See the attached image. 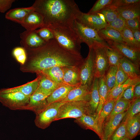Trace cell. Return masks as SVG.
<instances>
[{
    "label": "cell",
    "mask_w": 140,
    "mask_h": 140,
    "mask_svg": "<svg viewBox=\"0 0 140 140\" xmlns=\"http://www.w3.org/2000/svg\"><path fill=\"white\" fill-rule=\"evenodd\" d=\"M126 123L127 136L130 139L132 140L137 135L140 130V113L128 120Z\"/></svg>",
    "instance_id": "484cf974"
},
{
    "label": "cell",
    "mask_w": 140,
    "mask_h": 140,
    "mask_svg": "<svg viewBox=\"0 0 140 140\" xmlns=\"http://www.w3.org/2000/svg\"><path fill=\"white\" fill-rule=\"evenodd\" d=\"M25 50L26 59L20 67L24 73L37 74L55 66L80 67L84 60L81 55L72 53L61 47L54 39L40 47Z\"/></svg>",
    "instance_id": "6da1fadb"
},
{
    "label": "cell",
    "mask_w": 140,
    "mask_h": 140,
    "mask_svg": "<svg viewBox=\"0 0 140 140\" xmlns=\"http://www.w3.org/2000/svg\"><path fill=\"white\" fill-rule=\"evenodd\" d=\"M62 101L54 102L47 106L41 111L36 114L34 123L38 128L45 129L54 121L59 109L64 103Z\"/></svg>",
    "instance_id": "52a82bcc"
},
{
    "label": "cell",
    "mask_w": 140,
    "mask_h": 140,
    "mask_svg": "<svg viewBox=\"0 0 140 140\" xmlns=\"http://www.w3.org/2000/svg\"><path fill=\"white\" fill-rule=\"evenodd\" d=\"M50 94L36 89L30 96L29 102L24 110L31 111L36 114L47 105L46 99Z\"/></svg>",
    "instance_id": "8fae6325"
},
{
    "label": "cell",
    "mask_w": 140,
    "mask_h": 140,
    "mask_svg": "<svg viewBox=\"0 0 140 140\" xmlns=\"http://www.w3.org/2000/svg\"><path fill=\"white\" fill-rule=\"evenodd\" d=\"M139 82H140V78L133 80L128 78L123 83L113 88L108 92L106 101L116 100L127 88L133 84Z\"/></svg>",
    "instance_id": "d4e9b609"
},
{
    "label": "cell",
    "mask_w": 140,
    "mask_h": 140,
    "mask_svg": "<svg viewBox=\"0 0 140 140\" xmlns=\"http://www.w3.org/2000/svg\"><path fill=\"white\" fill-rule=\"evenodd\" d=\"M128 78V76L123 71L119 64L118 67L116 75L115 84L113 88L123 84Z\"/></svg>",
    "instance_id": "60d3db41"
},
{
    "label": "cell",
    "mask_w": 140,
    "mask_h": 140,
    "mask_svg": "<svg viewBox=\"0 0 140 140\" xmlns=\"http://www.w3.org/2000/svg\"><path fill=\"white\" fill-rule=\"evenodd\" d=\"M131 102L122 98L117 99L113 109L106 120L127 111L130 105Z\"/></svg>",
    "instance_id": "1f68e13d"
},
{
    "label": "cell",
    "mask_w": 140,
    "mask_h": 140,
    "mask_svg": "<svg viewBox=\"0 0 140 140\" xmlns=\"http://www.w3.org/2000/svg\"><path fill=\"white\" fill-rule=\"evenodd\" d=\"M20 24L26 30L30 31L36 30L44 26L43 17L35 11L29 13Z\"/></svg>",
    "instance_id": "ac0fdd59"
},
{
    "label": "cell",
    "mask_w": 140,
    "mask_h": 140,
    "mask_svg": "<svg viewBox=\"0 0 140 140\" xmlns=\"http://www.w3.org/2000/svg\"><path fill=\"white\" fill-rule=\"evenodd\" d=\"M121 140H132L130 139L128 137H127Z\"/></svg>",
    "instance_id": "f907efd6"
},
{
    "label": "cell",
    "mask_w": 140,
    "mask_h": 140,
    "mask_svg": "<svg viewBox=\"0 0 140 140\" xmlns=\"http://www.w3.org/2000/svg\"><path fill=\"white\" fill-rule=\"evenodd\" d=\"M139 97H140V83L138 84L135 87L133 99Z\"/></svg>",
    "instance_id": "681fc988"
},
{
    "label": "cell",
    "mask_w": 140,
    "mask_h": 140,
    "mask_svg": "<svg viewBox=\"0 0 140 140\" xmlns=\"http://www.w3.org/2000/svg\"><path fill=\"white\" fill-rule=\"evenodd\" d=\"M90 89L87 85H80L72 89L62 102L84 101L89 102L90 99Z\"/></svg>",
    "instance_id": "4fadbf2b"
},
{
    "label": "cell",
    "mask_w": 140,
    "mask_h": 140,
    "mask_svg": "<svg viewBox=\"0 0 140 140\" xmlns=\"http://www.w3.org/2000/svg\"><path fill=\"white\" fill-rule=\"evenodd\" d=\"M15 0H0V12L4 13L11 6Z\"/></svg>",
    "instance_id": "7dc6e473"
},
{
    "label": "cell",
    "mask_w": 140,
    "mask_h": 140,
    "mask_svg": "<svg viewBox=\"0 0 140 140\" xmlns=\"http://www.w3.org/2000/svg\"><path fill=\"white\" fill-rule=\"evenodd\" d=\"M12 54L17 61L20 65L24 64L26 59L27 56L25 49L22 47H17L12 51Z\"/></svg>",
    "instance_id": "ab89813d"
},
{
    "label": "cell",
    "mask_w": 140,
    "mask_h": 140,
    "mask_svg": "<svg viewBox=\"0 0 140 140\" xmlns=\"http://www.w3.org/2000/svg\"><path fill=\"white\" fill-rule=\"evenodd\" d=\"M74 87L64 84H61L47 98V105L54 102L62 101L69 91Z\"/></svg>",
    "instance_id": "44dd1931"
},
{
    "label": "cell",
    "mask_w": 140,
    "mask_h": 140,
    "mask_svg": "<svg viewBox=\"0 0 140 140\" xmlns=\"http://www.w3.org/2000/svg\"><path fill=\"white\" fill-rule=\"evenodd\" d=\"M106 42L109 46L116 50L123 57L140 66V50L131 47L125 43L110 40Z\"/></svg>",
    "instance_id": "30bf717a"
},
{
    "label": "cell",
    "mask_w": 140,
    "mask_h": 140,
    "mask_svg": "<svg viewBox=\"0 0 140 140\" xmlns=\"http://www.w3.org/2000/svg\"><path fill=\"white\" fill-rule=\"evenodd\" d=\"M113 0H98L87 13L97 14L110 5Z\"/></svg>",
    "instance_id": "f35d334b"
},
{
    "label": "cell",
    "mask_w": 140,
    "mask_h": 140,
    "mask_svg": "<svg viewBox=\"0 0 140 140\" xmlns=\"http://www.w3.org/2000/svg\"><path fill=\"white\" fill-rule=\"evenodd\" d=\"M108 92L104 75L99 78V104L95 120L97 124L99 116L102 107L105 102Z\"/></svg>",
    "instance_id": "f1b7e54d"
},
{
    "label": "cell",
    "mask_w": 140,
    "mask_h": 140,
    "mask_svg": "<svg viewBox=\"0 0 140 140\" xmlns=\"http://www.w3.org/2000/svg\"><path fill=\"white\" fill-rule=\"evenodd\" d=\"M32 6L43 17L45 27L52 24L72 27L82 12L73 0H37Z\"/></svg>",
    "instance_id": "7a4b0ae2"
},
{
    "label": "cell",
    "mask_w": 140,
    "mask_h": 140,
    "mask_svg": "<svg viewBox=\"0 0 140 140\" xmlns=\"http://www.w3.org/2000/svg\"><path fill=\"white\" fill-rule=\"evenodd\" d=\"M118 67L109 66L104 75L108 92L113 88L115 85Z\"/></svg>",
    "instance_id": "d590c367"
},
{
    "label": "cell",
    "mask_w": 140,
    "mask_h": 140,
    "mask_svg": "<svg viewBox=\"0 0 140 140\" xmlns=\"http://www.w3.org/2000/svg\"><path fill=\"white\" fill-rule=\"evenodd\" d=\"M20 43L25 49L32 48L40 47L46 43L36 33V30H26L20 34Z\"/></svg>",
    "instance_id": "7c38bea8"
},
{
    "label": "cell",
    "mask_w": 140,
    "mask_h": 140,
    "mask_svg": "<svg viewBox=\"0 0 140 140\" xmlns=\"http://www.w3.org/2000/svg\"><path fill=\"white\" fill-rule=\"evenodd\" d=\"M85 26L97 31L107 26L106 22L102 20L97 14H90L82 12L76 19Z\"/></svg>",
    "instance_id": "9a60e30c"
},
{
    "label": "cell",
    "mask_w": 140,
    "mask_h": 140,
    "mask_svg": "<svg viewBox=\"0 0 140 140\" xmlns=\"http://www.w3.org/2000/svg\"><path fill=\"white\" fill-rule=\"evenodd\" d=\"M126 123L122 121L120 125L107 140H121L128 137L126 132Z\"/></svg>",
    "instance_id": "8d00e7d4"
},
{
    "label": "cell",
    "mask_w": 140,
    "mask_h": 140,
    "mask_svg": "<svg viewBox=\"0 0 140 140\" xmlns=\"http://www.w3.org/2000/svg\"><path fill=\"white\" fill-rule=\"evenodd\" d=\"M116 10L125 20L140 17V2L117 8Z\"/></svg>",
    "instance_id": "ffe728a7"
},
{
    "label": "cell",
    "mask_w": 140,
    "mask_h": 140,
    "mask_svg": "<svg viewBox=\"0 0 140 140\" xmlns=\"http://www.w3.org/2000/svg\"><path fill=\"white\" fill-rule=\"evenodd\" d=\"M87 57L79 67L81 84L90 89L95 77V52L94 47H89Z\"/></svg>",
    "instance_id": "8992f818"
},
{
    "label": "cell",
    "mask_w": 140,
    "mask_h": 140,
    "mask_svg": "<svg viewBox=\"0 0 140 140\" xmlns=\"http://www.w3.org/2000/svg\"><path fill=\"white\" fill-rule=\"evenodd\" d=\"M140 111V97L134 99L131 101L126 114L122 121H127Z\"/></svg>",
    "instance_id": "836d02e7"
},
{
    "label": "cell",
    "mask_w": 140,
    "mask_h": 140,
    "mask_svg": "<svg viewBox=\"0 0 140 140\" xmlns=\"http://www.w3.org/2000/svg\"><path fill=\"white\" fill-rule=\"evenodd\" d=\"M46 27L52 33L54 39L61 47L72 53L81 55L82 43L72 26L62 24H52Z\"/></svg>",
    "instance_id": "3957f363"
},
{
    "label": "cell",
    "mask_w": 140,
    "mask_h": 140,
    "mask_svg": "<svg viewBox=\"0 0 140 140\" xmlns=\"http://www.w3.org/2000/svg\"><path fill=\"white\" fill-rule=\"evenodd\" d=\"M74 122L86 129L94 131L101 139L102 135L97 126L95 117L93 116L85 115L75 119Z\"/></svg>",
    "instance_id": "603a6c76"
},
{
    "label": "cell",
    "mask_w": 140,
    "mask_h": 140,
    "mask_svg": "<svg viewBox=\"0 0 140 140\" xmlns=\"http://www.w3.org/2000/svg\"><path fill=\"white\" fill-rule=\"evenodd\" d=\"M34 11V9L32 6L15 8L9 10L6 13L5 17L7 19L21 24L27 15Z\"/></svg>",
    "instance_id": "d6986e66"
},
{
    "label": "cell",
    "mask_w": 140,
    "mask_h": 140,
    "mask_svg": "<svg viewBox=\"0 0 140 140\" xmlns=\"http://www.w3.org/2000/svg\"><path fill=\"white\" fill-rule=\"evenodd\" d=\"M116 100H111L106 101L99 115L97 125L102 137V128L103 123L113 109Z\"/></svg>",
    "instance_id": "f546056e"
},
{
    "label": "cell",
    "mask_w": 140,
    "mask_h": 140,
    "mask_svg": "<svg viewBox=\"0 0 140 140\" xmlns=\"http://www.w3.org/2000/svg\"><path fill=\"white\" fill-rule=\"evenodd\" d=\"M104 46L96 44L93 47L95 52V77L99 78L105 74L109 66Z\"/></svg>",
    "instance_id": "9c48e42d"
},
{
    "label": "cell",
    "mask_w": 140,
    "mask_h": 140,
    "mask_svg": "<svg viewBox=\"0 0 140 140\" xmlns=\"http://www.w3.org/2000/svg\"><path fill=\"white\" fill-rule=\"evenodd\" d=\"M36 31L39 36L46 42L54 39L52 33L46 27L41 28Z\"/></svg>",
    "instance_id": "ee69618b"
},
{
    "label": "cell",
    "mask_w": 140,
    "mask_h": 140,
    "mask_svg": "<svg viewBox=\"0 0 140 140\" xmlns=\"http://www.w3.org/2000/svg\"><path fill=\"white\" fill-rule=\"evenodd\" d=\"M140 83V82H139L135 83L127 88L118 99L122 98L130 101H132L134 98L135 87L138 84Z\"/></svg>",
    "instance_id": "b9f144b4"
},
{
    "label": "cell",
    "mask_w": 140,
    "mask_h": 140,
    "mask_svg": "<svg viewBox=\"0 0 140 140\" xmlns=\"http://www.w3.org/2000/svg\"><path fill=\"white\" fill-rule=\"evenodd\" d=\"M38 73L41 74L56 83L63 84V67L54 66L42 71L37 73Z\"/></svg>",
    "instance_id": "83f0119b"
},
{
    "label": "cell",
    "mask_w": 140,
    "mask_h": 140,
    "mask_svg": "<svg viewBox=\"0 0 140 140\" xmlns=\"http://www.w3.org/2000/svg\"><path fill=\"white\" fill-rule=\"evenodd\" d=\"M126 112L127 111L118 114L105 120L102 127L101 139L104 140L108 139L120 125Z\"/></svg>",
    "instance_id": "5bb4252c"
},
{
    "label": "cell",
    "mask_w": 140,
    "mask_h": 140,
    "mask_svg": "<svg viewBox=\"0 0 140 140\" xmlns=\"http://www.w3.org/2000/svg\"><path fill=\"white\" fill-rule=\"evenodd\" d=\"M126 27L131 31L140 29V17L125 20Z\"/></svg>",
    "instance_id": "bcb514c9"
},
{
    "label": "cell",
    "mask_w": 140,
    "mask_h": 140,
    "mask_svg": "<svg viewBox=\"0 0 140 140\" xmlns=\"http://www.w3.org/2000/svg\"><path fill=\"white\" fill-rule=\"evenodd\" d=\"M99 78L95 77L91 87L90 99L89 102L91 114L95 118L99 101Z\"/></svg>",
    "instance_id": "cb8c5ba5"
},
{
    "label": "cell",
    "mask_w": 140,
    "mask_h": 140,
    "mask_svg": "<svg viewBox=\"0 0 140 140\" xmlns=\"http://www.w3.org/2000/svg\"><path fill=\"white\" fill-rule=\"evenodd\" d=\"M109 66H118L121 59L123 57L116 50L109 45L104 46Z\"/></svg>",
    "instance_id": "d6a6232c"
},
{
    "label": "cell",
    "mask_w": 140,
    "mask_h": 140,
    "mask_svg": "<svg viewBox=\"0 0 140 140\" xmlns=\"http://www.w3.org/2000/svg\"><path fill=\"white\" fill-rule=\"evenodd\" d=\"M101 140H103V139H101Z\"/></svg>",
    "instance_id": "816d5d0a"
},
{
    "label": "cell",
    "mask_w": 140,
    "mask_h": 140,
    "mask_svg": "<svg viewBox=\"0 0 140 140\" xmlns=\"http://www.w3.org/2000/svg\"><path fill=\"white\" fill-rule=\"evenodd\" d=\"M99 13L103 15L107 24L114 21L119 16L116 9L110 6V5Z\"/></svg>",
    "instance_id": "74e56055"
},
{
    "label": "cell",
    "mask_w": 140,
    "mask_h": 140,
    "mask_svg": "<svg viewBox=\"0 0 140 140\" xmlns=\"http://www.w3.org/2000/svg\"><path fill=\"white\" fill-rule=\"evenodd\" d=\"M139 2L140 0H113L110 6L116 9Z\"/></svg>",
    "instance_id": "f6af8a7d"
},
{
    "label": "cell",
    "mask_w": 140,
    "mask_h": 140,
    "mask_svg": "<svg viewBox=\"0 0 140 140\" xmlns=\"http://www.w3.org/2000/svg\"><path fill=\"white\" fill-rule=\"evenodd\" d=\"M98 33L103 40L125 43L120 32L110 27L107 26L98 31Z\"/></svg>",
    "instance_id": "4316f807"
},
{
    "label": "cell",
    "mask_w": 140,
    "mask_h": 140,
    "mask_svg": "<svg viewBox=\"0 0 140 140\" xmlns=\"http://www.w3.org/2000/svg\"><path fill=\"white\" fill-rule=\"evenodd\" d=\"M120 32L126 27L125 20L119 15L118 17L112 22L107 24V26Z\"/></svg>",
    "instance_id": "7bdbcfd3"
},
{
    "label": "cell",
    "mask_w": 140,
    "mask_h": 140,
    "mask_svg": "<svg viewBox=\"0 0 140 140\" xmlns=\"http://www.w3.org/2000/svg\"><path fill=\"white\" fill-rule=\"evenodd\" d=\"M72 27L81 43H85L89 48L93 47L96 44L109 45L99 36L98 31L85 26L76 19L73 22Z\"/></svg>",
    "instance_id": "5b68a950"
},
{
    "label": "cell",
    "mask_w": 140,
    "mask_h": 140,
    "mask_svg": "<svg viewBox=\"0 0 140 140\" xmlns=\"http://www.w3.org/2000/svg\"><path fill=\"white\" fill-rule=\"evenodd\" d=\"M120 65L129 78L133 80L140 78V66L123 57L120 60Z\"/></svg>",
    "instance_id": "7402d4cb"
},
{
    "label": "cell",
    "mask_w": 140,
    "mask_h": 140,
    "mask_svg": "<svg viewBox=\"0 0 140 140\" xmlns=\"http://www.w3.org/2000/svg\"><path fill=\"white\" fill-rule=\"evenodd\" d=\"M38 74V73H37ZM41 77L37 89L51 94L61 84L56 83L41 73Z\"/></svg>",
    "instance_id": "4dcf8cb0"
},
{
    "label": "cell",
    "mask_w": 140,
    "mask_h": 140,
    "mask_svg": "<svg viewBox=\"0 0 140 140\" xmlns=\"http://www.w3.org/2000/svg\"><path fill=\"white\" fill-rule=\"evenodd\" d=\"M37 77L34 80L23 85L11 88L0 89V93L19 92L29 96L32 95L37 88L41 77L39 74H36Z\"/></svg>",
    "instance_id": "2e32d148"
},
{
    "label": "cell",
    "mask_w": 140,
    "mask_h": 140,
    "mask_svg": "<svg viewBox=\"0 0 140 140\" xmlns=\"http://www.w3.org/2000/svg\"><path fill=\"white\" fill-rule=\"evenodd\" d=\"M79 67L75 66L63 67V84L73 87L81 85Z\"/></svg>",
    "instance_id": "e0dca14e"
},
{
    "label": "cell",
    "mask_w": 140,
    "mask_h": 140,
    "mask_svg": "<svg viewBox=\"0 0 140 140\" xmlns=\"http://www.w3.org/2000/svg\"><path fill=\"white\" fill-rule=\"evenodd\" d=\"M120 32L126 44L131 47L140 50V45L136 41L131 30L125 27Z\"/></svg>",
    "instance_id": "e575fe53"
},
{
    "label": "cell",
    "mask_w": 140,
    "mask_h": 140,
    "mask_svg": "<svg viewBox=\"0 0 140 140\" xmlns=\"http://www.w3.org/2000/svg\"><path fill=\"white\" fill-rule=\"evenodd\" d=\"M30 97L19 92L0 93V102L11 110H24L29 103Z\"/></svg>",
    "instance_id": "ba28073f"
},
{
    "label": "cell",
    "mask_w": 140,
    "mask_h": 140,
    "mask_svg": "<svg viewBox=\"0 0 140 140\" xmlns=\"http://www.w3.org/2000/svg\"><path fill=\"white\" fill-rule=\"evenodd\" d=\"M137 43L140 45V29L131 31Z\"/></svg>",
    "instance_id": "c3c4849f"
},
{
    "label": "cell",
    "mask_w": 140,
    "mask_h": 140,
    "mask_svg": "<svg viewBox=\"0 0 140 140\" xmlns=\"http://www.w3.org/2000/svg\"><path fill=\"white\" fill-rule=\"evenodd\" d=\"M85 115L93 116L91 112L89 102L78 101L65 102L60 108L54 121L68 118L75 119Z\"/></svg>",
    "instance_id": "277c9868"
}]
</instances>
